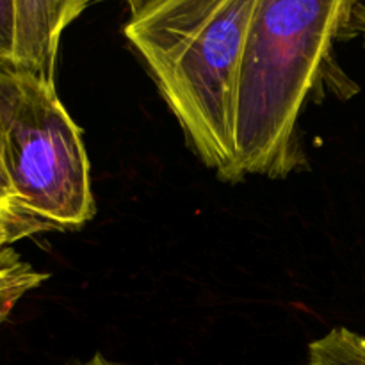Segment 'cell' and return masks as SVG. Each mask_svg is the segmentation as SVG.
Masks as SVG:
<instances>
[{"instance_id": "cell-1", "label": "cell", "mask_w": 365, "mask_h": 365, "mask_svg": "<svg viewBox=\"0 0 365 365\" xmlns=\"http://www.w3.org/2000/svg\"><path fill=\"white\" fill-rule=\"evenodd\" d=\"M364 27V0H259L235 103L237 180L299 170L303 107L331 70L335 41Z\"/></svg>"}, {"instance_id": "cell-2", "label": "cell", "mask_w": 365, "mask_h": 365, "mask_svg": "<svg viewBox=\"0 0 365 365\" xmlns=\"http://www.w3.org/2000/svg\"><path fill=\"white\" fill-rule=\"evenodd\" d=\"M259 0H150L123 29L196 155L235 175V103Z\"/></svg>"}, {"instance_id": "cell-3", "label": "cell", "mask_w": 365, "mask_h": 365, "mask_svg": "<svg viewBox=\"0 0 365 365\" xmlns=\"http://www.w3.org/2000/svg\"><path fill=\"white\" fill-rule=\"evenodd\" d=\"M0 128L16 205L52 230L88 223L96 212L88 153L56 84L7 63L0 71Z\"/></svg>"}, {"instance_id": "cell-4", "label": "cell", "mask_w": 365, "mask_h": 365, "mask_svg": "<svg viewBox=\"0 0 365 365\" xmlns=\"http://www.w3.org/2000/svg\"><path fill=\"white\" fill-rule=\"evenodd\" d=\"M95 0H16L14 63L56 84L61 36Z\"/></svg>"}, {"instance_id": "cell-5", "label": "cell", "mask_w": 365, "mask_h": 365, "mask_svg": "<svg viewBox=\"0 0 365 365\" xmlns=\"http://www.w3.org/2000/svg\"><path fill=\"white\" fill-rule=\"evenodd\" d=\"M48 274L39 273L13 248L0 250V323L7 319L25 294L38 289Z\"/></svg>"}, {"instance_id": "cell-6", "label": "cell", "mask_w": 365, "mask_h": 365, "mask_svg": "<svg viewBox=\"0 0 365 365\" xmlns=\"http://www.w3.org/2000/svg\"><path fill=\"white\" fill-rule=\"evenodd\" d=\"M307 365H365V337L344 327L334 328L310 342Z\"/></svg>"}, {"instance_id": "cell-7", "label": "cell", "mask_w": 365, "mask_h": 365, "mask_svg": "<svg viewBox=\"0 0 365 365\" xmlns=\"http://www.w3.org/2000/svg\"><path fill=\"white\" fill-rule=\"evenodd\" d=\"M45 230L52 228L18 207H0V250L9 248L13 242Z\"/></svg>"}, {"instance_id": "cell-8", "label": "cell", "mask_w": 365, "mask_h": 365, "mask_svg": "<svg viewBox=\"0 0 365 365\" xmlns=\"http://www.w3.org/2000/svg\"><path fill=\"white\" fill-rule=\"evenodd\" d=\"M16 0H0V57L14 61Z\"/></svg>"}, {"instance_id": "cell-9", "label": "cell", "mask_w": 365, "mask_h": 365, "mask_svg": "<svg viewBox=\"0 0 365 365\" xmlns=\"http://www.w3.org/2000/svg\"><path fill=\"white\" fill-rule=\"evenodd\" d=\"M7 63H11V59H2L0 57V71L2 68L6 66ZM14 63V61H13ZM0 207H18L16 202H14V195L13 189H11L9 178H7L6 170H4V163H2V128H0ZM20 209V207H18ZM25 212V210H24Z\"/></svg>"}, {"instance_id": "cell-10", "label": "cell", "mask_w": 365, "mask_h": 365, "mask_svg": "<svg viewBox=\"0 0 365 365\" xmlns=\"http://www.w3.org/2000/svg\"><path fill=\"white\" fill-rule=\"evenodd\" d=\"M81 365H123V364L110 362V360L106 359V356H103L102 353H96V355H93L91 359L88 360V362H84V364H81Z\"/></svg>"}, {"instance_id": "cell-11", "label": "cell", "mask_w": 365, "mask_h": 365, "mask_svg": "<svg viewBox=\"0 0 365 365\" xmlns=\"http://www.w3.org/2000/svg\"><path fill=\"white\" fill-rule=\"evenodd\" d=\"M123 2H127L128 9H130V14H134V13H138V11L141 9L146 2H150V0H123Z\"/></svg>"}, {"instance_id": "cell-12", "label": "cell", "mask_w": 365, "mask_h": 365, "mask_svg": "<svg viewBox=\"0 0 365 365\" xmlns=\"http://www.w3.org/2000/svg\"><path fill=\"white\" fill-rule=\"evenodd\" d=\"M362 36H364V41H365V27H364V31H362Z\"/></svg>"}]
</instances>
